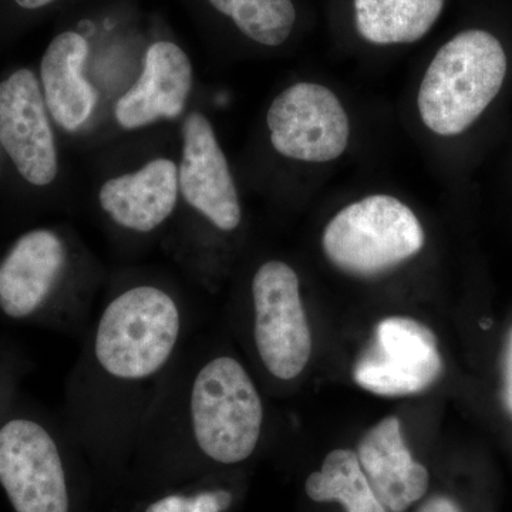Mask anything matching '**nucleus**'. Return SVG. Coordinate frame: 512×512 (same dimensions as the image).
<instances>
[{
	"instance_id": "nucleus-7",
	"label": "nucleus",
	"mask_w": 512,
	"mask_h": 512,
	"mask_svg": "<svg viewBox=\"0 0 512 512\" xmlns=\"http://www.w3.org/2000/svg\"><path fill=\"white\" fill-rule=\"evenodd\" d=\"M441 373L443 359L431 329L407 316H389L377 323L352 377L366 392L407 397L426 392Z\"/></svg>"
},
{
	"instance_id": "nucleus-22",
	"label": "nucleus",
	"mask_w": 512,
	"mask_h": 512,
	"mask_svg": "<svg viewBox=\"0 0 512 512\" xmlns=\"http://www.w3.org/2000/svg\"><path fill=\"white\" fill-rule=\"evenodd\" d=\"M16 3L23 9H39L45 8V6L50 5V3L55 2V0H15Z\"/></svg>"
},
{
	"instance_id": "nucleus-19",
	"label": "nucleus",
	"mask_w": 512,
	"mask_h": 512,
	"mask_svg": "<svg viewBox=\"0 0 512 512\" xmlns=\"http://www.w3.org/2000/svg\"><path fill=\"white\" fill-rule=\"evenodd\" d=\"M232 503L227 490L201 491L185 495L171 494L148 505L146 512H224Z\"/></svg>"
},
{
	"instance_id": "nucleus-20",
	"label": "nucleus",
	"mask_w": 512,
	"mask_h": 512,
	"mask_svg": "<svg viewBox=\"0 0 512 512\" xmlns=\"http://www.w3.org/2000/svg\"><path fill=\"white\" fill-rule=\"evenodd\" d=\"M501 399H503L505 412H507L512 420V328L508 332L504 346Z\"/></svg>"
},
{
	"instance_id": "nucleus-3",
	"label": "nucleus",
	"mask_w": 512,
	"mask_h": 512,
	"mask_svg": "<svg viewBox=\"0 0 512 512\" xmlns=\"http://www.w3.org/2000/svg\"><path fill=\"white\" fill-rule=\"evenodd\" d=\"M423 225L409 205L387 194L350 202L333 215L322 234L330 264L357 278L386 274L419 255Z\"/></svg>"
},
{
	"instance_id": "nucleus-16",
	"label": "nucleus",
	"mask_w": 512,
	"mask_h": 512,
	"mask_svg": "<svg viewBox=\"0 0 512 512\" xmlns=\"http://www.w3.org/2000/svg\"><path fill=\"white\" fill-rule=\"evenodd\" d=\"M443 8L444 0H353L357 32L377 46L419 42Z\"/></svg>"
},
{
	"instance_id": "nucleus-12",
	"label": "nucleus",
	"mask_w": 512,
	"mask_h": 512,
	"mask_svg": "<svg viewBox=\"0 0 512 512\" xmlns=\"http://www.w3.org/2000/svg\"><path fill=\"white\" fill-rule=\"evenodd\" d=\"M357 458L376 497L390 512H404L429 490L430 474L404 441L402 423L386 417L363 434Z\"/></svg>"
},
{
	"instance_id": "nucleus-4",
	"label": "nucleus",
	"mask_w": 512,
	"mask_h": 512,
	"mask_svg": "<svg viewBox=\"0 0 512 512\" xmlns=\"http://www.w3.org/2000/svg\"><path fill=\"white\" fill-rule=\"evenodd\" d=\"M190 421L195 443L212 461L238 464L254 454L264 404L239 360L218 356L198 370L191 386Z\"/></svg>"
},
{
	"instance_id": "nucleus-10",
	"label": "nucleus",
	"mask_w": 512,
	"mask_h": 512,
	"mask_svg": "<svg viewBox=\"0 0 512 512\" xmlns=\"http://www.w3.org/2000/svg\"><path fill=\"white\" fill-rule=\"evenodd\" d=\"M178 184L184 200L224 232L242 221L237 185L212 124L204 114H188L183 126V158Z\"/></svg>"
},
{
	"instance_id": "nucleus-14",
	"label": "nucleus",
	"mask_w": 512,
	"mask_h": 512,
	"mask_svg": "<svg viewBox=\"0 0 512 512\" xmlns=\"http://www.w3.org/2000/svg\"><path fill=\"white\" fill-rule=\"evenodd\" d=\"M178 168L157 158L136 173L111 178L100 188L101 210L128 231H154L171 217L178 201Z\"/></svg>"
},
{
	"instance_id": "nucleus-6",
	"label": "nucleus",
	"mask_w": 512,
	"mask_h": 512,
	"mask_svg": "<svg viewBox=\"0 0 512 512\" xmlns=\"http://www.w3.org/2000/svg\"><path fill=\"white\" fill-rule=\"evenodd\" d=\"M276 153L306 164H328L348 150L352 126L338 94L325 84L298 82L272 101L266 114Z\"/></svg>"
},
{
	"instance_id": "nucleus-9",
	"label": "nucleus",
	"mask_w": 512,
	"mask_h": 512,
	"mask_svg": "<svg viewBox=\"0 0 512 512\" xmlns=\"http://www.w3.org/2000/svg\"><path fill=\"white\" fill-rule=\"evenodd\" d=\"M0 143L28 183L45 187L55 181V137L39 82L28 69L0 83Z\"/></svg>"
},
{
	"instance_id": "nucleus-21",
	"label": "nucleus",
	"mask_w": 512,
	"mask_h": 512,
	"mask_svg": "<svg viewBox=\"0 0 512 512\" xmlns=\"http://www.w3.org/2000/svg\"><path fill=\"white\" fill-rule=\"evenodd\" d=\"M417 512H461V510L457 503L446 495H434L421 505Z\"/></svg>"
},
{
	"instance_id": "nucleus-11",
	"label": "nucleus",
	"mask_w": 512,
	"mask_h": 512,
	"mask_svg": "<svg viewBox=\"0 0 512 512\" xmlns=\"http://www.w3.org/2000/svg\"><path fill=\"white\" fill-rule=\"evenodd\" d=\"M192 87V64L187 53L171 42L148 47L143 73L119 100L116 120L126 130L175 119L184 111Z\"/></svg>"
},
{
	"instance_id": "nucleus-8",
	"label": "nucleus",
	"mask_w": 512,
	"mask_h": 512,
	"mask_svg": "<svg viewBox=\"0 0 512 512\" xmlns=\"http://www.w3.org/2000/svg\"><path fill=\"white\" fill-rule=\"evenodd\" d=\"M0 484L16 512H69L59 448L35 421L16 419L0 429Z\"/></svg>"
},
{
	"instance_id": "nucleus-13",
	"label": "nucleus",
	"mask_w": 512,
	"mask_h": 512,
	"mask_svg": "<svg viewBox=\"0 0 512 512\" xmlns=\"http://www.w3.org/2000/svg\"><path fill=\"white\" fill-rule=\"evenodd\" d=\"M66 264L62 239L49 229L20 237L0 264V308L13 319L35 313L49 298Z\"/></svg>"
},
{
	"instance_id": "nucleus-1",
	"label": "nucleus",
	"mask_w": 512,
	"mask_h": 512,
	"mask_svg": "<svg viewBox=\"0 0 512 512\" xmlns=\"http://www.w3.org/2000/svg\"><path fill=\"white\" fill-rule=\"evenodd\" d=\"M507 55L485 30L458 33L431 60L417 93L424 127L440 137L460 136L473 126L501 92Z\"/></svg>"
},
{
	"instance_id": "nucleus-5",
	"label": "nucleus",
	"mask_w": 512,
	"mask_h": 512,
	"mask_svg": "<svg viewBox=\"0 0 512 512\" xmlns=\"http://www.w3.org/2000/svg\"><path fill=\"white\" fill-rule=\"evenodd\" d=\"M256 352L269 375L296 379L312 355V332L295 269L282 261L259 266L252 279Z\"/></svg>"
},
{
	"instance_id": "nucleus-18",
	"label": "nucleus",
	"mask_w": 512,
	"mask_h": 512,
	"mask_svg": "<svg viewBox=\"0 0 512 512\" xmlns=\"http://www.w3.org/2000/svg\"><path fill=\"white\" fill-rule=\"evenodd\" d=\"M249 39L268 47L284 45L296 23L292 0H207Z\"/></svg>"
},
{
	"instance_id": "nucleus-17",
	"label": "nucleus",
	"mask_w": 512,
	"mask_h": 512,
	"mask_svg": "<svg viewBox=\"0 0 512 512\" xmlns=\"http://www.w3.org/2000/svg\"><path fill=\"white\" fill-rule=\"evenodd\" d=\"M305 490L316 503L336 501L346 512H389L376 497L355 451H330L322 468L306 478Z\"/></svg>"
},
{
	"instance_id": "nucleus-15",
	"label": "nucleus",
	"mask_w": 512,
	"mask_h": 512,
	"mask_svg": "<svg viewBox=\"0 0 512 512\" xmlns=\"http://www.w3.org/2000/svg\"><path fill=\"white\" fill-rule=\"evenodd\" d=\"M87 55V40L79 33L64 32L47 47L40 66L47 109L67 131L86 123L96 106V92L83 77Z\"/></svg>"
},
{
	"instance_id": "nucleus-2",
	"label": "nucleus",
	"mask_w": 512,
	"mask_h": 512,
	"mask_svg": "<svg viewBox=\"0 0 512 512\" xmlns=\"http://www.w3.org/2000/svg\"><path fill=\"white\" fill-rule=\"evenodd\" d=\"M181 325L180 308L170 293L157 286H134L113 299L100 316L94 357L114 379H150L173 356Z\"/></svg>"
}]
</instances>
